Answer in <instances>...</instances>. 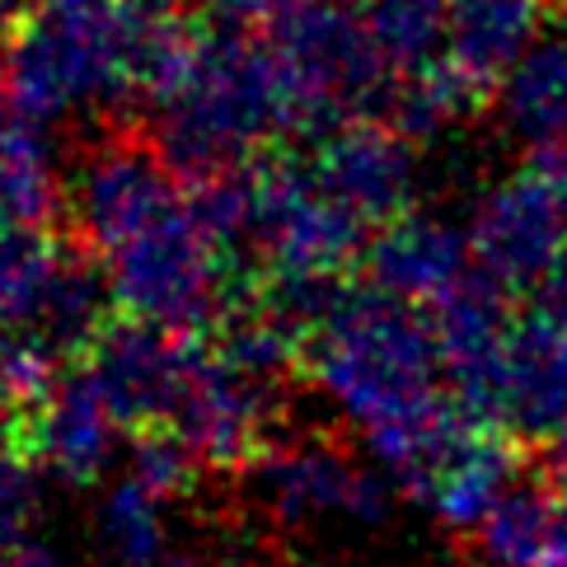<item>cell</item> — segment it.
Wrapping results in <instances>:
<instances>
[{"label": "cell", "instance_id": "8992f818", "mask_svg": "<svg viewBox=\"0 0 567 567\" xmlns=\"http://www.w3.org/2000/svg\"><path fill=\"white\" fill-rule=\"evenodd\" d=\"M470 254L474 268L497 277L512 296L539 291V281L567 254V202L539 169L520 165L478 202Z\"/></svg>", "mask_w": 567, "mask_h": 567}, {"label": "cell", "instance_id": "7402d4cb", "mask_svg": "<svg viewBox=\"0 0 567 567\" xmlns=\"http://www.w3.org/2000/svg\"><path fill=\"white\" fill-rule=\"evenodd\" d=\"M0 567H56V563H52L48 549H38V544H24V539H19L14 549L0 554Z\"/></svg>", "mask_w": 567, "mask_h": 567}, {"label": "cell", "instance_id": "3957f363", "mask_svg": "<svg viewBox=\"0 0 567 567\" xmlns=\"http://www.w3.org/2000/svg\"><path fill=\"white\" fill-rule=\"evenodd\" d=\"M306 371L361 427L409 417L445 394L436 384L445 371L427 315L361 277L306 342Z\"/></svg>", "mask_w": 567, "mask_h": 567}, {"label": "cell", "instance_id": "5b68a950", "mask_svg": "<svg viewBox=\"0 0 567 567\" xmlns=\"http://www.w3.org/2000/svg\"><path fill=\"white\" fill-rule=\"evenodd\" d=\"M184 193L188 178L165 159L155 136L113 132L80 155L66 193V230L99 258H109Z\"/></svg>", "mask_w": 567, "mask_h": 567}, {"label": "cell", "instance_id": "30bf717a", "mask_svg": "<svg viewBox=\"0 0 567 567\" xmlns=\"http://www.w3.org/2000/svg\"><path fill=\"white\" fill-rule=\"evenodd\" d=\"M470 268H474L470 235H460V230L445 226V220L422 216L413 207L394 220H384V226L367 239L361 262H357L361 281L409 300L417 310L432 306L441 291H451Z\"/></svg>", "mask_w": 567, "mask_h": 567}, {"label": "cell", "instance_id": "cb8c5ba5", "mask_svg": "<svg viewBox=\"0 0 567 567\" xmlns=\"http://www.w3.org/2000/svg\"><path fill=\"white\" fill-rule=\"evenodd\" d=\"M549 14L558 19V29L567 33V0H549Z\"/></svg>", "mask_w": 567, "mask_h": 567}, {"label": "cell", "instance_id": "4fadbf2b", "mask_svg": "<svg viewBox=\"0 0 567 567\" xmlns=\"http://www.w3.org/2000/svg\"><path fill=\"white\" fill-rule=\"evenodd\" d=\"M113 432L117 417L109 413L94 375L80 361H71L62 390H56L43 417V464L66 483H94L113 455Z\"/></svg>", "mask_w": 567, "mask_h": 567}, {"label": "cell", "instance_id": "7c38bea8", "mask_svg": "<svg viewBox=\"0 0 567 567\" xmlns=\"http://www.w3.org/2000/svg\"><path fill=\"white\" fill-rule=\"evenodd\" d=\"M544 14L549 0H455L441 56H451L483 94L497 99L502 80L535 48Z\"/></svg>", "mask_w": 567, "mask_h": 567}, {"label": "cell", "instance_id": "ac0fdd59", "mask_svg": "<svg viewBox=\"0 0 567 567\" xmlns=\"http://www.w3.org/2000/svg\"><path fill=\"white\" fill-rule=\"evenodd\" d=\"M202 455L174 427H141L132 432V474L159 497H178L197 483Z\"/></svg>", "mask_w": 567, "mask_h": 567}, {"label": "cell", "instance_id": "603a6c76", "mask_svg": "<svg viewBox=\"0 0 567 567\" xmlns=\"http://www.w3.org/2000/svg\"><path fill=\"white\" fill-rule=\"evenodd\" d=\"M24 10H29V0H0V38H10V29L19 24Z\"/></svg>", "mask_w": 567, "mask_h": 567}, {"label": "cell", "instance_id": "9a60e30c", "mask_svg": "<svg viewBox=\"0 0 567 567\" xmlns=\"http://www.w3.org/2000/svg\"><path fill=\"white\" fill-rule=\"evenodd\" d=\"M502 117L525 146L567 136V33L535 43L497 90Z\"/></svg>", "mask_w": 567, "mask_h": 567}, {"label": "cell", "instance_id": "e0dca14e", "mask_svg": "<svg viewBox=\"0 0 567 567\" xmlns=\"http://www.w3.org/2000/svg\"><path fill=\"white\" fill-rule=\"evenodd\" d=\"M159 493H151L136 474L123 478L104 502V535L123 567H155L165 558V530H159Z\"/></svg>", "mask_w": 567, "mask_h": 567}, {"label": "cell", "instance_id": "6da1fadb", "mask_svg": "<svg viewBox=\"0 0 567 567\" xmlns=\"http://www.w3.org/2000/svg\"><path fill=\"white\" fill-rule=\"evenodd\" d=\"M146 99L159 151L188 184L245 169L281 136L306 132L296 80L277 43L239 24L178 29Z\"/></svg>", "mask_w": 567, "mask_h": 567}, {"label": "cell", "instance_id": "9c48e42d", "mask_svg": "<svg viewBox=\"0 0 567 567\" xmlns=\"http://www.w3.org/2000/svg\"><path fill=\"white\" fill-rule=\"evenodd\" d=\"M310 169L319 188L371 230L403 216L413 202V141L384 117H348L319 132Z\"/></svg>", "mask_w": 567, "mask_h": 567}, {"label": "cell", "instance_id": "2e32d148", "mask_svg": "<svg viewBox=\"0 0 567 567\" xmlns=\"http://www.w3.org/2000/svg\"><path fill=\"white\" fill-rule=\"evenodd\" d=\"M549 525H554V488L544 483H512L506 497L478 525L483 558L493 567H544L549 554Z\"/></svg>", "mask_w": 567, "mask_h": 567}, {"label": "cell", "instance_id": "8fae6325", "mask_svg": "<svg viewBox=\"0 0 567 567\" xmlns=\"http://www.w3.org/2000/svg\"><path fill=\"white\" fill-rule=\"evenodd\" d=\"M0 220L10 226H66V188L56 141L0 71Z\"/></svg>", "mask_w": 567, "mask_h": 567}, {"label": "cell", "instance_id": "ba28073f", "mask_svg": "<svg viewBox=\"0 0 567 567\" xmlns=\"http://www.w3.org/2000/svg\"><path fill=\"white\" fill-rule=\"evenodd\" d=\"M249 483L258 497L272 506L281 520H300V516H319V512H348L357 520H384L390 516V497L399 483L357 464L323 441H300V445H262V451L245 464Z\"/></svg>", "mask_w": 567, "mask_h": 567}, {"label": "cell", "instance_id": "7a4b0ae2", "mask_svg": "<svg viewBox=\"0 0 567 567\" xmlns=\"http://www.w3.org/2000/svg\"><path fill=\"white\" fill-rule=\"evenodd\" d=\"M178 0H29L0 71L48 127L146 94L178 33Z\"/></svg>", "mask_w": 567, "mask_h": 567}, {"label": "cell", "instance_id": "ffe728a7", "mask_svg": "<svg viewBox=\"0 0 567 567\" xmlns=\"http://www.w3.org/2000/svg\"><path fill=\"white\" fill-rule=\"evenodd\" d=\"M549 488H554V525H549V554H544V567H567V483L563 488L549 483Z\"/></svg>", "mask_w": 567, "mask_h": 567}, {"label": "cell", "instance_id": "52a82bcc", "mask_svg": "<svg viewBox=\"0 0 567 567\" xmlns=\"http://www.w3.org/2000/svg\"><path fill=\"white\" fill-rule=\"evenodd\" d=\"M188 357H193V333H174L159 329V323L117 315L80 367L94 375L117 427L141 432V427H165L174 417L178 390H184L188 375Z\"/></svg>", "mask_w": 567, "mask_h": 567}, {"label": "cell", "instance_id": "277c9868", "mask_svg": "<svg viewBox=\"0 0 567 567\" xmlns=\"http://www.w3.org/2000/svg\"><path fill=\"white\" fill-rule=\"evenodd\" d=\"M104 262L117 315L159 323L174 333H207L258 281V272L230 262L226 249L202 230L188 193Z\"/></svg>", "mask_w": 567, "mask_h": 567}, {"label": "cell", "instance_id": "d6986e66", "mask_svg": "<svg viewBox=\"0 0 567 567\" xmlns=\"http://www.w3.org/2000/svg\"><path fill=\"white\" fill-rule=\"evenodd\" d=\"M212 14L220 24H239V29H258V24H277L296 0H207Z\"/></svg>", "mask_w": 567, "mask_h": 567}, {"label": "cell", "instance_id": "d4e9b609", "mask_svg": "<svg viewBox=\"0 0 567 567\" xmlns=\"http://www.w3.org/2000/svg\"><path fill=\"white\" fill-rule=\"evenodd\" d=\"M155 567H202V563H197V558H174V554H165Z\"/></svg>", "mask_w": 567, "mask_h": 567}, {"label": "cell", "instance_id": "44dd1931", "mask_svg": "<svg viewBox=\"0 0 567 567\" xmlns=\"http://www.w3.org/2000/svg\"><path fill=\"white\" fill-rule=\"evenodd\" d=\"M535 306H539V310H549V315H558V319H567V254L558 258V268L539 281Z\"/></svg>", "mask_w": 567, "mask_h": 567}, {"label": "cell", "instance_id": "5bb4252c", "mask_svg": "<svg viewBox=\"0 0 567 567\" xmlns=\"http://www.w3.org/2000/svg\"><path fill=\"white\" fill-rule=\"evenodd\" d=\"M66 226H10L0 220V329L33 333L48 310L56 268L66 258Z\"/></svg>", "mask_w": 567, "mask_h": 567}]
</instances>
